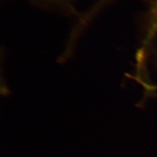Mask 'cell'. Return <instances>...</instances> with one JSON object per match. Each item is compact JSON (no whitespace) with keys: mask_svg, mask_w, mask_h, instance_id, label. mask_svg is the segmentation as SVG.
Instances as JSON below:
<instances>
[]
</instances>
